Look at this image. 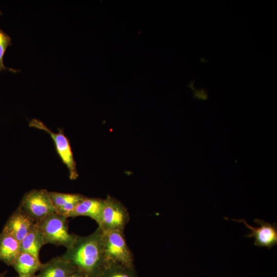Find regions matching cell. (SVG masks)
<instances>
[{
    "instance_id": "1",
    "label": "cell",
    "mask_w": 277,
    "mask_h": 277,
    "mask_svg": "<svg viewBox=\"0 0 277 277\" xmlns=\"http://www.w3.org/2000/svg\"><path fill=\"white\" fill-rule=\"evenodd\" d=\"M102 235L103 231L98 227L90 235H77L62 256L75 270L88 277H99L108 266L103 251Z\"/></svg>"
},
{
    "instance_id": "2",
    "label": "cell",
    "mask_w": 277,
    "mask_h": 277,
    "mask_svg": "<svg viewBox=\"0 0 277 277\" xmlns=\"http://www.w3.org/2000/svg\"><path fill=\"white\" fill-rule=\"evenodd\" d=\"M67 219L65 216L55 212L36 223L45 245L51 244L66 248L72 245L77 235L69 232Z\"/></svg>"
},
{
    "instance_id": "3",
    "label": "cell",
    "mask_w": 277,
    "mask_h": 277,
    "mask_svg": "<svg viewBox=\"0 0 277 277\" xmlns=\"http://www.w3.org/2000/svg\"><path fill=\"white\" fill-rule=\"evenodd\" d=\"M102 244L108 265L118 264L134 267L132 254L128 246L123 232L103 231Z\"/></svg>"
},
{
    "instance_id": "4",
    "label": "cell",
    "mask_w": 277,
    "mask_h": 277,
    "mask_svg": "<svg viewBox=\"0 0 277 277\" xmlns=\"http://www.w3.org/2000/svg\"><path fill=\"white\" fill-rule=\"evenodd\" d=\"M18 208L36 223L56 212L49 191L46 189H33L27 192Z\"/></svg>"
},
{
    "instance_id": "5",
    "label": "cell",
    "mask_w": 277,
    "mask_h": 277,
    "mask_svg": "<svg viewBox=\"0 0 277 277\" xmlns=\"http://www.w3.org/2000/svg\"><path fill=\"white\" fill-rule=\"evenodd\" d=\"M129 219V212L123 204L115 199L108 196L104 200L98 227L103 231L123 232Z\"/></svg>"
},
{
    "instance_id": "6",
    "label": "cell",
    "mask_w": 277,
    "mask_h": 277,
    "mask_svg": "<svg viewBox=\"0 0 277 277\" xmlns=\"http://www.w3.org/2000/svg\"><path fill=\"white\" fill-rule=\"evenodd\" d=\"M29 126L45 131L49 133L54 142L59 156L68 169L70 179L72 180L76 179L78 173L76 164L69 142L63 130L59 129L57 133H54L41 121L35 118L30 121Z\"/></svg>"
},
{
    "instance_id": "7",
    "label": "cell",
    "mask_w": 277,
    "mask_h": 277,
    "mask_svg": "<svg viewBox=\"0 0 277 277\" xmlns=\"http://www.w3.org/2000/svg\"><path fill=\"white\" fill-rule=\"evenodd\" d=\"M231 220L243 223L250 230V232L246 234L245 236L248 238H254V245L260 247H265L270 249L277 244V225L276 223H273L272 224L264 220L256 219L254 221L260 226L253 227L243 219Z\"/></svg>"
},
{
    "instance_id": "8",
    "label": "cell",
    "mask_w": 277,
    "mask_h": 277,
    "mask_svg": "<svg viewBox=\"0 0 277 277\" xmlns=\"http://www.w3.org/2000/svg\"><path fill=\"white\" fill-rule=\"evenodd\" d=\"M36 223L17 208L9 217L2 231L21 242L32 230Z\"/></svg>"
},
{
    "instance_id": "9",
    "label": "cell",
    "mask_w": 277,
    "mask_h": 277,
    "mask_svg": "<svg viewBox=\"0 0 277 277\" xmlns=\"http://www.w3.org/2000/svg\"><path fill=\"white\" fill-rule=\"evenodd\" d=\"M75 268L63 256H56L43 265L36 277H68Z\"/></svg>"
},
{
    "instance_id": "10",
    "label": "cell",
    "mask_w": 277,
    "mask_h": 277,
    "mask_svg": "<svg viewBox=\"0 0 277 277\" xmlns=\"http://www.w3.org/2000/svg\"><path fill=\"white\" fill-rule=\"evenodd\" d=\"M104 204V200L85 197L69 213V217L88 216L99 223Z\"/></svg>"
},
{
    "instance_id": "11",
    "label": "cell",
    "mask_w": 277,
    "mask_h": 277,
    "mask_svg": "<svg viewBox=\"0 0 277 277\" xmlns=\"http://www.w3.org/2000/svg\"><path fill=\"white\" fill-rule=\"evenodd\" d=\"M56 212L68 218L69 213L85 196L80 194L49 192Z\"/></svg>"
},
{
    "instance_id": "12",
    "label": "cell",
    "mask_w": 277,
    "mask_h": 277,
    "mask_svg": "<svg viewBox=\"0 0 277 277\" xmlns=\"http://www.w3.org/2000/svg\"><path fill=\"white\" fill-rule=\"evenodd\" d=\"M21 252L20 242L2 231L0 233V261L11 266Z\"/></svg>"
},
{
    "instance_id": "13",
    "label": "cell",
    "mask_w": 277,
    "mask_h": 277,
    "mask_svg": "<svg viewBox=\"0 0 277 277\" xmlns=\"http://www.w3.org/2000/svg\"><path fill=\"white\" fill-rule=\"evenodd\" d=\"M42 265L39 259L28 253L21 252L11 266L19 276H32L36 275Z\"/></svg>"
},
{
    "instance_id": "14",
    "label": "cell",
    "mask_w": 277,
    "mask_h": 277,
    "mask_svg": "<svg viewBox=\"0 0 277 277\" xmlns=\"http://www.w3.org/2000/svg\"><path fill=\"white\" fill-rule=\"evenodd\" d=\"M45 245L43 236L36 223L32 230L20 242L21 251L39 259V251Z\"/></svg>"
},
{
    "instance_id": "15",
    "label": "cell",
    "mask_w": 277,
    "mask_h": 277,
    "mask_svg": "<svg viewBox=\"0 0 277 277\" xmlns=\"http://www.w3.org/2000/svg\"><path fill=\"white\" fill-rule=\"evenodd\" d=\"M99 277H137L134 267L118 264L107 266Z\"/></svg>"
},
{
    "instance_id": "16",
    "label": "cell",
    "mask_w": 277,
    "mask_h": 277,
    "mask_svg": "<svg viewBox=\"0 0 277 277\" xmlns=\"http://www.w3.org/2000/svg\"><path fill=\"white\" fill-rule=\"evenodd\" d=\"M10 37L0 29V72L3 70H9L12 72H18L17 70L6 67L4 64L3 58L7 48L11 44Z\"/></svg>"
},
{
    "instance_id": "17",
    "label": "cell",
    "mask_w": 277,
    "mask_h": 277,
    "mask_svg": "<svg viewBox=\"0 0 277 277\" xmlns=\"http://www.w3.org/2000/svg\"><path fill=\"white\" fill-rule=\"evenodd\" d=\"M68 277H88L83 272L79 271L78 270H75L72 272Z\"/></svg>"
},
{
    "instance_id": "18",
    "label": "cell",
    "mask_w": 277,
    "mask_h": 277,
    "mask_svg": "<svg viewBox=\"0 0 277 277\" xmlns=\"http://www.w3.org/2000/svg\"><path fill=\"white\" fill-rule=\"evenodd\" d=\"M16 277H36V275H32V276H17Z\"/></svg>"
},
{
    "instance_id": "19",
    "label": "cell",
    "mask_w": 277,
    "mask_h": 277,
    "mask_svg": "<svg viewBox=\"0 0 277 277\" xmlns=\"http://www.w3.org/2000/svg\"><path fill=\"white\" fill-rule=\"evenodd\" d=\"M0 277H4V274L0 273Z\"/></svg>"
},
{
    "instance_id": "20",
    "label": "cell",
    "mask_w": 277,
    "mask_h": 277,
    "mask_svg": "<svg viewBox=\"0 0 277 277\" xmlns=\"http://www.w3.org/2000/svg\"><path fill=\"white\" fill-rule=\"evenodd\" d=\"M2 14V12L0 11V15Z\"/></svg>"
}]
</instances>
